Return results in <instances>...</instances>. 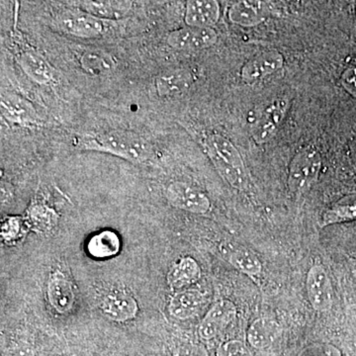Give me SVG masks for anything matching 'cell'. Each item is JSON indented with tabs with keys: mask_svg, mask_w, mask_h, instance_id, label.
<instances>
[{
	"mask_svg": "<svg viewBox=\"0 0 356 356\" xmlns=\"http://www.w3.org/2000/svg\"><path fill=\"white\" fill-rule=\"evenodd\" d=\"M83 146L84 149L112 154L132 163H145L153 154L151 145L144 138L126 131H110L93 136L84 140Z\"/></svg>",
	"mask_w": 356,
	"mask_h": 356,
	"instance_id": "6da1fadb",
	"label": "cell"
},
{
	"mask_svg": "<svg viewBox=\"0 0 356 356\" xmlns=\"http://www.w3.org/2000/svg\"><path fill=\"white\" fill-rule=\"evenodd\" d=\"M208 154L220 175L232 187L245 191L248 175L245 163L238 149L224 136L213 134L207 140Z\"/></svg>",
	"mask_w": 356,
	"mask_h": 356,
	"instance_id": "7a4b0ae2",
	"label": "cell"
},
{
	"mask_svg": "<svg viewBox=\"0 0 356 356\" xmlns=\"http://www.w3.org/2000/svg\"><path fill=\"white\" fill-rule=\"evenodd\" d=\"M322 158L317 149L308 147L293 158L288 173V187L294 194L305 193L317 181Z\"/></svg>",
	"mask_w": 356,
	"mask_h": 356,
	"instance_id": "3957f363",
	"label": "cell"
},
{
	"mask_svg": "<svg viewBox=\"0 0 356 356\" xmlns=\"http://www.w3.org/2000/svg\"><path fill=\"white\" fill-rule=\"evenodd\" d=\"M54 22L60 31L79 38H95L103 32L102 21L79 7L58 11Z\"/></svg>",
	"mask_w": 356,
	"mask_h": 356,
	"instance_id": "277c9868",
	"label": "cell"
},
{
	"mask_svg": "<svg viewBox=\"0 0 356 356\" xmlns=\"http://www.w3.org/2000/svg\"><path fill=\"white\" fill-rule=\"evenodd\" d=\"M166 198L173 207L192 214H206L211 209V201L207 195L186 182L175 181L170 184L166 189Z\"/></svg>",
	"mask_w": 356,
	"mask_h": 356,
	"instance_id": "5b68a950",
	"label": "cell"
},
{
	"mask_svg": "<svg viewBox=\"0 0 356 356\" xmlns=\"http://www.w3.org/2000/svg\"><path fill=\"white\" fill-rule=\"evenodd\" d=\"M218 34L213 28L187 27L168 34L166 42L178 51H201L214 46Z\"/></svg>",
	"mask_w": 356,
	"mask_h": 356,
	"instance_id": "8992f818",
	"label": "cell"
},
{
	"mask_svg": "<svg viewBox=\"0 0 356 356\" xmlns=\"http://www.w3.org/2000/svg\"><path fill=\"white\" fill-rule=\"evenodd\" d=\"M236 316V307L229 300H221L211 307L198 327V334L203 341H212L219 336Z\"/></svg>",
	"mask_w": 356,
	"mask_h": 356,
	"instance_id": "52a82bcc",
	"label": "cell"
},
{
	"mask_svg": "<svg viewBox=\"0 0 356 356\" xmlns=\"http://www.w3.org/2000/svg\"><path fill=\"white\" fill-rule=\"evenodd\" d=\"M307 294L314 310L329 311L332 305V289L331 280L324 267L315 264L307 274Z\"/></svg>",
	"mask_w": 356,
	"mask_h": 356,
	"instance_id": "ba28073f",
	"label": "cell"
},
{
	"mask_svg": "<svg viewBox=\"0 0 356 356\" xmlns=\"http://www.w3.org/2000/svg\"><path fill=\"white\" fill-rule=\"evenodd\" d=\"M284 58L280 51H270L262 53L248 60L241 70V76L245 83L254 84L273 76L283 67Z\"/></svg>",
	"mask_w": 356,
	"mask_h": 356,
	"instance_id": "9c48e42d",
	"label": "cell"
},
{
	"mask_svg": "<svg viewBox=\"0 0 356 356\" xmlns=\"http://www.w3.org/2000/svg\"><path fill=\"white\" fill-rule=\"evenodd\" d=\"M288 107L289 103L285 99L277 100L267 107L252 133V137L257 144H266L273 138L282 123Z\"/></svg>",
	"mask_w": 356,
	"mask_h": 356,
	"instance_id": "30bf717a",
	"label": "cell"
},
{
	"mask_svg": "<svg viewBox=\"0 0 356 356\" xmlns=\"http://www.w3.org/2000/svg\"><path fill=\"white\" fill-rule=\"evenodd\" d=\"M103 315L117 323L128 322L139 311L137 300L126 293H113L103 300L100 306Z\"/></svg>",
	"mask_w": 356,
	"mask_h": 356,
	"instance_id": "8fae6325",
	"label": "cell"
},
{
	"mask_svg": "<svg viewBox=\"0 0 356 356\" xmlns=\"http://www.w3.org/2000/svg\"><path fill=\"white\" fill-rule=\"evenodd\" d=\"M205 305V296L197 289L181 290L175 293L170 301L168 311L177 320H188L195 317Z\"/></svg>",
	"mask_w": 356,
	"mask_h": 356,
	"instance_id": "7c38bea8",
	"label": "cell"
},
{
	"mask_svg": "<svg viewBox=\"0 0 356 356\" xmlns=\"http://www.w3.org/2000/svg\"><path fill=\"white\" fill-rule=\"evenodd\" d=\"M47 293L51 306L58 314L69 313L74 308L76 303L74 286L62 273H55L51 276Z\"/></svg>",
	"mask_w": 356,
	"mask_h": 356,
	"instance_id": "4fadbf2b",
	"label": "cell"
},
{
	"mask_svg": "<svg viewBox=\"0 0 356 356\" xmlns=\"http://www.w3.org/2000/svg\"><path fill=\"white\" fill-rule=\"evenodd\" d=\"M220 6L214 0L188 1L184 21L189 27L212 28L220 19Z\"/></svg>",
	"mask_w": 356,
	"mask_h": 356,
	"instance_id": "5bb4252c",
	"label": "cell"
},
{
	"mask_svg": "<svg viewBox=\"0 0 356 356\" xmlns=\"http://www.w3.org/2000/svg\"><path fill=\"white\" fill-rule=\"evenodd\" d=\"M201 274L200 266L195 259L191 257H182L168 271V286L177 292L188 289L200 280Z\"/></svg>",
	"mask_w": 356,
	"mask_h": 356,
	"instance_id": "9a60e30c",
	"label": "cell"
},
{
	"mask_svg": "<svg viewBox=\"0 0 356 356\" xmlns=\"http://www.w3.org/2000/svg\"><path fill=\"white\" fill-rule=\"evenodd\" d=\"M268 13V6L264 2L240 1L229 9V19L242 27H254L266 20Z\"/></svg>",
	"mask_w": 356,
	"mask_h": 356,
	"instance_id": "2e32d148",
	"label": "cell"
},
{
	"mask_svg": "<svg viewBox=\"0 0 356 356\" xmlns=\"http://www.w3.org/2000/svg\"><path fill=\"white\" fill-rule=\"evenodd\" d=\"M280 334V325L275 321L269 318H259L248 327L247 339L252 348L264 350L276 343Z\"/></svg>",
	"mask_w": 356,
	"mask_h": 356,
	"instance_id": "e0dca14e",
	"label": "cell"
},
{
	"mask_svg": "<svg viewBox=\"0 0 356 356\" xmlns=\"http://www.w3.org/2000/svg\"><path fill=\"white\" fill-rule=\"evenodd\" d=\"M21 69L32 81L41 84L53 81L54 70L38 51L26 50L21 51L17 58Z\"/></svg>",
	"mask_w": 356,
	"mask_h": 356,
	"instance_id": "ac0fdd59",
	"label": "cell"
},
{
	"mask_svg": "<svg viewBox=\"0 0 356 356\" xmlns=\"http://www.w3.org/2000/svg\"><path fill=\"white\" fill-rule=\"evenodd\" d=\"M121 248L119 236L113 231L105 229L96 234L89 240L88 250L95 259H109L118 254Z\"/></svg>",
	"mask_w": 356,
	"mask_h": 356,
	"instance_id": "d6986e66",
	"label": "cell"
},
{
	"mask_svg": "<svg viewBox=\"0 0 356 356\" xmlns=\"http://www.w3.org/2000/svg\"><path fill=\"white\" fill-rule=\"evenodd\" d=\"M128 4L117 1H81L76 7L98 19H119L128 13Z\"/></svg>",
	"mask_w": 356,
	"mask_h": 356,
	"instance_id": "ffe728a7",
	"label": "cell"
},
{
	"mask_svg": "<svg viewBox=\"0 0 356 356\" xmlns=\"http://www.w3.org/2000/svg\"><path fill=\"white\" fill-rule=\"evenodd\" d=\"M191 86V76L185 70H175L161 74L156 79V88L159 96L181 95Z\"/></svg>",
	"mask_w": 356,
	"mask_h": 356,
	"instance_id": "44dd1931",
	"label": "cell"
},
{
	"mask_svg": "<svg viewBox=\"0 0 356 356\" xmlns=\"http://www.w3.org/2000/svg\"><path fill=\"white\" fill-rule=\"evenodd\" d=\"M229 264L241 273L248 276H259L262 271L261 261L259 257L245 248H235L228 255Z\"/></svg>",
	"mask_w": 356,
	"mask_h": 356,
	"instance_id": "7402d4cb",
	"label": "cell"
},
{
	"mask_svg": "<svg viewBox=\"0 0 356 356\" xmlns=\"http://www.w3.org/2000/svg\"><path fill=\"white\" fill-rule=\"evenodd\" d=\"M83 69L93 76L108 72L115 65L114 58L104 51L91 50L86 51L81 58Z\"/></svg>",
	"mask_w": 356,
	"mask_h": 356,
	"instance_id": "603a6c76",
	"label": "cell"
},
{
	"mask_svg": "<svg viewBox=\"0 0 356 356\" xmlns=\"http://www.w3.org/2000/svg\"><path fill=\"white\" fill-rule=\"evenodd\" d=\"M356 219V202H339L323 216V226Z\"/></svg>",
	"mask_w": 356,
	"mask_h": 356,
	"instance_id": "cb8c5ba5",
	"label": "cell"
},
{
	"mask_svg": "<svg viewBox=\"0 0 356 356\" xmlns=\"http://www.w3.org/2000/svg\"><path fill=\"white\" fill-rule=\"evenodd\" d=\"M218 356H252V353L243 341L231 339L220 346Z\"/></svg>",
	"mask_w": 356,
	"mask_h": 356,
	"instance_id": "d4e9b609",
	"label": "cell"
},
{
	"mask_svg": "<svg viewBox=\"0 0 356 356\" xmlns=\"http://www.w3.org/2000/svg\"><path fill=\"white\" fill-rule=\"evenodd\" d=\"M298 356H341V351L332 344H312L304 348Z\"/></svg>",
	"mask_w": 356,
	"mask_h": 356,
	"instance_id": "484cf974",
	"label": "cell"
},
{
	"mask_svg": "<svg viewBox=\"0 0 356 356\" xmlns=\"http://www.w3.org/2000/svg\"><path fill=\"white\" fill-rule=\"evenodd\" d=\"M173 356H209L202 344L187 343L180 344L173 353Z\"/></svg>",
	"mask_w": 356,
	"mask_h": 356,
	"instance_id": "4316f807",
	"label": "cell"
},
{
	"mask_svg": "<svg viewBox=\"0 0 356 356\" xmlns=\"http://www.w3.org/2000/svg\"><path fill=\"white\" fill-rule=\"evenodd\" d=\"M341 83L346 92L356 98V67L344 70L341 76Z\"/></svg>",
	"mask_w": 356,
	"mask_h": 356,
	"instance_id": "83f0119b",
	"label": "cell"
},
{
	"mask_svg": "<svg viewBox=\"0 0 356 356\" xmlns=\"http://www.w3.org/2000/svg\"><path fill=\"white\" fill-rule=\"evenodd\" d=\"M350 163L356 170V139L350 145V151H348Z\"/></svg>",
	"mask_w": 356,
	"mask_h": 356,
	"instance_id": "f1b7e54d",
	"label": "cell"
}]
</instances>
